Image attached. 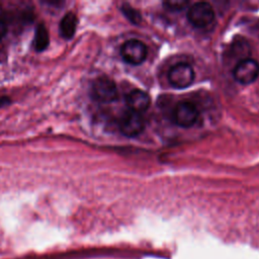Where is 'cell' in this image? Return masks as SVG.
I'll return each mask as SVG.
<instances>
[{
    "instance_id": "1",
    "label": "cell",
    "mask_w": 259,
    "mask_h": 259,
    "mask_svg": "<svg viewBox=\"0 0 259 259\" xmlns=\"http://www.w3.org/2000/svg\"><path fill=\"white\" fill-rule=\"evenodd\" d=\"M91 96L101 103H110L117 98V88L115 83L106 76L98 77L91 86Z\"/></svg>"
},
{
    "instance_id": "2",
    "label": "cell",
    "mask_w": 259,
    "mask_h": 259,
    "mask_svg": "<svg viewBox=\"0 0 259 259\" xmlns=\"http://www.w3.org/2000/svg\"><path fill=\"white\" fill-rule=\"evenodd\" d=\"M214 18V12L209 3L197 2L190 6L187 12L188 21L198 28L206 27L212 22Z\"/></svg>"
},
{
    "instance_id": "3",
    "label": "cell",
    "mask_w": 259,
    "mask_h": 259,
    "mask_svg": "<svg viewBox=\"0 0 259 259\" xmlns=\"http://www.w3.org/2000/svg\"><path fill=\"white\" fill-rule=\"evenodd\" d=\"M193 68L186 63H179L173 66L168 72L169 83L176 89L189 87L194 81Z\"/></svg>"
},
{
    "instance_id": "4",
    "label": "cell",
    "mask_w": 259,
    "mask_h": 259,
    "mask_svg": "<svg viewBox=\"0 0 259 259\" xmlns=\"http://www.w3.org/2000/svg\"><path fill=\"white\" fill-rule=\"evenodd\" d=\"M198 117L196 106L189 101H181L176 104L173 109L172 119L180 127L192 126Z\"/></svg>"
},
{
    "instance_id": "5",
    "label": "cell",
    "mask_w": 259,
    "mask_h": 259,
    "mask_svg": "<svg viewBox=\"0 0 259 259\" xmlns=\"http://www.w3.org/2000/svg\"><path fill=\"white\" fill-rule=\"evenodd\" d=\"M120 55L124 62L130 65L142 64L148 55L147 47L138 39H128L120 48Z\"/></svg>"
},
{
    "instance_id": "6",
    "label": "cell",
    "mask_w": 259,
    "mask_h": 259,
    "mask_svg": "<svg viewBox=\"0 0 259 259\" xmlns=\"http://www.w3.org/2000/svg\"><path fill=\"white\" fill-rule=\"evenodd\" d=\"M145 128V120L141 113L127 110L125 111L119 119V131L120 133L127 137L134 138L139 136Z\"/></svg>"
},
{
    "instance_id": "7",
    "label": "cell",
    "mask_w": 259,
    "mask_h": 259,
    "mask_svg": "<svg viewBox=\"0 0 259 259\" xmlns=\"http://www.w3.org/2000/svg\"><path fill=\"white\" fill-rule=\"evenodd\" d=\"M233 76L241 84H251L259 76V64L250 58L241 60L234 68Z\"/></svg>"
},
{
    "instance_id": "8",
    "label": "cell",
    "mask_w": 259,
    "mask_h": 259,
    "mask_svg": "<svg viewBox=\"0 0 259 259\" xmlns=\"http://www.w3.org/2000/svg\"><path fill=\"white\" fill-rule=\"evenodd\" d=\"M125 102H126L130 110L138 112V113H142L150 107L151 99L147 92L136 89V90L131 91L126 95Z\"/></svg>"
},
{
    "instance_id": "9",
    "label": "cell",
    "mask_w": 259,
    "mask_h": 259,
    "mask_svg": "<svg viewBox=\"0 0 259 259\" xmlns=\"http://www.w3.org/2000/svg\"><path fill=\"white\" fill-rule=\"evenodd\" d=\"M76 27H77V17H76V15L72 12L66 13L63 16L62 20L60 21L59 29H60L61 35L66 39L72 38L75 34Z\"/></svg>"
},
{
    "instance_id": "10",
    "label": "cell",
    "mask_w": 259,
    "mask_h": 259,
    "mask_svg": "<svg viewBox=\"0 0 259 259\" xmlns=\"http://www.w3.org/2000/svg\"><path fill=\"white\" fill-rule=\"evenodd\" d=\"M50 42L49 32L47 27L44 24H38L35 28L34 38H33V46L35 51L42 52L45 51Z\"/></svg>"
},
{
    "instance_id": "11",
    "label": "cell",
    "mask_w": 259,
    "mask_h": 259,
    "mask_svg": "<svg viewBox=\"0 0 259 259\" xmlns=\"http://www.w3.org/2000/svg\"><path fill=\"white\" fill-rule=\"evenodd\" d=\"M188 5V1L185 0H170L163 2V6L165 9L170 11H180L183 10Z\"/></svg>"
},
{
    "instance_id": "12",
    "label": "cell",
    "mask_w": 259,
    "mask_h": 259,
    "mask_svg": "<svg viewBox=\"0 0 259 259\" xmlns=\"http://www.w3.org/2000/svg\"><path fill=\"white\" fill-rule=\"evenodd\" d=\"M121 9H122L124 15H125L132 22H134V23H139V22H140L141 17H140V15H139V13H138L134 8H132V7H130L128 5L125 4V5L122 6Z\"/></svg>"
},
{
    "instance_id": "13",
    "label": "cell",
    "mask_w": 259,
    "mask_h": 259,
    "mask_svg": "<svg viewBox=\"0 0 259 259\" xmlns=\"http://www.w3.org/2000/svg\"><path fill=\"white\" fill-rule=\"evenodd\" d=\"M7 32V24L4 19L0 18V39H2Z\"/></svg>"
},
{
    "instance_id": "14",
    "label": "cell",
    "mask_w": 259,
    "mask_h": 259,
    "mask_svg": "<svg viewBox=\"0 0 259 259\" xmlns=\"http://www.w3.org/2000/svg\"><path fill=\"white\" fill-rule=\"evenodd\" d=\"M9 103V98L5 97V96H0V107Z\"/></svg>"
}]
</instances>
